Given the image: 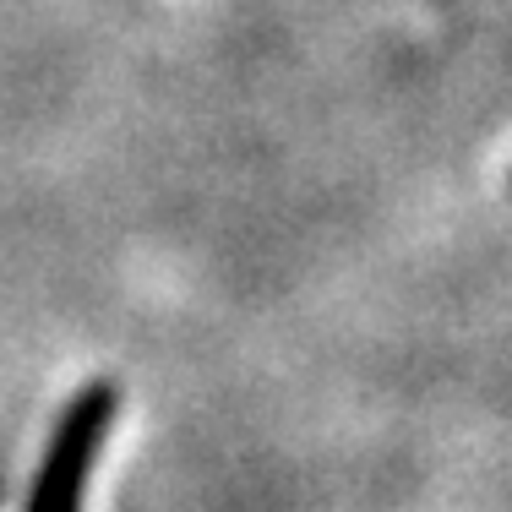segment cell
<instances>
[{"label": "cell", "mask_w": 512, "mask_h": 512, "mask_svg": "<svg viewBox=\"0 0 512 512\" xmlns=\"http://www.w3.org/2000/svg\"><path fill=\"white\" fill-rule=\"evenodd\" d=\"M115 387L109 382H93L60 409L55 431H50V447H44V463L33 474V496H28V512H82V491H88V474L99 463V447L115 425Z\"/></svg>", "instance_id": "obj_1"}]
</instances>
